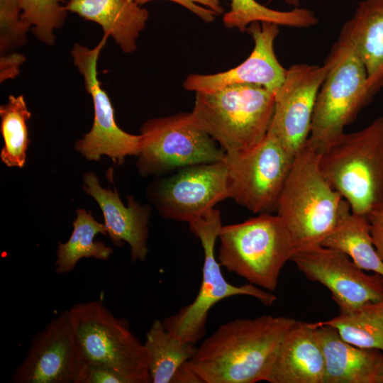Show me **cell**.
<instances>
[{
	"mask_svg": "<svg viewBox=\"0 0 383 383\" xmlns=\"http://www.w3.org/2000/svg\"><path fill=\"white\" fill-rule=\"evenodd\" d=\"M218 238L221 266L270 292L276 289L282 269L294 253L290 235L277 213H260L223 226Z\"/></svg>",
	"mask_w": 383,
	"mask_h": 383,
	"instance_id": "5b68a950",
	"label": "cell"
},
{
	"mask_svg": "<svg viewBox=\"0 0 383 383\" xmlns=\"http://www.w3.org/2000/svg\"><path fill=\"white\" fill-rule=\"evenodd\" d=\"M377 383H383V358L377 374Z\"/></svg>",
	"mask_w": 383,
	"mask_h": 383,
	"instance_id": "836d02e7",
	"label": "cell"
},
{
	"mask_svg": "<svg viewBox=\"0 0 383 383\" xmlns=\"http://www.w3.org/2000/svg\"><path fill=\"white\" fill-rule=\"evenodd\" d=\"M339 41L362 62L372 96L383 88V0H362L343 26Z\"/></svg>",
	"mask_w": 383,
	"mask_h": 383,
	"instance_id": "d6986e66",
	"label": "cell"
},
{
	"mask_svg": "<svg viewBox=\"0 0 383 383\" xmlns=\"http://www.w3.org/2000/svg\"><path fill=\"white\" fill-rule=\"evenodd\" d=\"M324 356L311 323L296 321L287 332L270 383H325Z\"/></svg>",
	"mask_w": 383,
	"mask_h": 383,
	"instance_id": "ac0fdd59",
	"label": "cell"
},
{
	"mask_svg": "<svg viewBox=\"0 0 383 383\" xmlns=\"http://www.w3.org/2000/svg\"><path fill=\"white\" fill-rule=\"evenodd\" d=\"M328 65L296 64L287 70L274 94V109L267 133L292 157L309 139L316 97Z\"/></svg>",
	"mask_w": 383,
	"mask_h": 383,
	"instance_id": "9a60e30c",
	"label": "cell"
},
{
	"mask_svg": "<svg viewBox=\"0 0 383 383\" xmlns=\"http://www.w3.org/2000/svg\"><path fill=\"white\" fill-rule=\"evenodd\" d=\"M318 323L334 328L345 341L357 347L383 353V299Z\"/></svg>",
	"mask_w": 383,
	"mask_h": 383,
	"instance_id": "484cf974",
	"label": "cell"
},
{
	"mask_svg": "<svg viewBox=\"0 0 383 383\" xmlns=\"http://www.w3.org/2000/svg\"><path fill=\"white\" fill-rule=\"evenodd\" d=\"M255 21L270 22L279 26L309 28L318 23L315 13L307 9L295 7L287 11H277L266 7L255 0H231L230 11L223 17L224 26L245 32Z\"/></svg>",
	"mask_w": 383,
	"mask_h": 383,
	"instance_id": "4316f807",
	"label": "cell"
},
{
	"mask_svg": "<svg viewBox=\"0 0 383 383\" xmlns=\"http://www.w3.org/2000/svg\"><path fill=\"white\" fill-rule=\"evenodd\" d=\"M85 366L67 309L33 337L26 357L10 382L82 383Z\"/></svg>",
	"mask_w": 383,
	"mask_h": 383,
	"instance_id": "4fadbf2b",
	"label": "cell"
},
{
	"mask_svg": "<svg viewBox=\"0 0 383 383\" xmlns=\"http://www.w3.org/2000/svg\"><path fill=\"white\" fill-rule=\"evenodd\" d=\"M321 245L343 252L362 270L383 276V261L374 245L369 219L352 213L345 200L339 223Z\"/></svg>",
	"mask_w": 383,
	"mask_h": 383,
	"instance_id": "7402d4cb",
	"label": "cell"
},
{
	"mask_svg": "<svg viewBox=\"0 0 383 383\" xmlns=\"http://www.w3.org/2000/svg\"><path fill=\"white\" fill-rule=\"evenodd\" d=\"M68 12L99 25L104 35L113 38L129 54L137 48V39L146 26L148 11L135 0H70Z\"/></svg>",
	"mask_w": 383,
	"mask_h": 383,
	"instance_id": "44dd1931",
	"label": "cell"
},
{
	"mask_svg": "<svg viewBox=\"0 0 383 383\" xmlns=\"http://www.w3.org/2000/svg\"><path fill=\"white\" fill-rule=\"evenodd\" d=\"M319 167L351 212L369 219L383 209V116L343 133L320 152Z\"/></svg>",
	"mask_w": 383,
	"mask_h": 383,
	"instance_id": "3957f363",
	"label": "cell"
},
{
	"mask_svg": "<svg viewBox=\"0 0 383 383\" xmlns=\"http://www.w3.org/2000/svg\"><path fill=\"white\" fill-rule=\"evenodd\" d=\"M296 321L264 315L221 325L182 365L174 382H267L279 346Z\"/></svg>",
	"mask_w": 383,
	"mask_h": 383,
	"instance_id": "6da1fadb",
	"label": "cell"
},
{
	"mask_svg": "<svg viewBox=\"0 0 383 383\" xmlns=\"http://www.w3.org/2000/svg\"><path fill=\"white\" fill-rule=\"evenodd\" d=\"M26 60V57L16 51L0 55V82L16 78Z\"/></svg>",
	"mask_w": 383,
	"mask_h": 383,
	"instance_id": "1f68e13d",
	"label": "cell"
},
{
	"mask_svg": "<svg viewBox=\"0 0 383 383\" xmlns=\"http://www.w3.org/2000/svg\"><path fill=\"white\" fill-rule=\"evenodd\" d=\"M138 4L157 0H135ZM174 2L192 12L202 21L210 23L215 20V16L223 13V7L219 0H166Z\"/></svg>",
	"mask_w": 383,
	"mask_h": 383,
	"instance_id": "f546056e",
	"label": "cell"
},
{
	"mask_svg": "<svg viewBox=\"0 0 383 383\" xmlns=\"http://www.w3.org/2000/svg\"><path fill=\"white\" fill-rule=\"evenodd\" d=\"M294 158L268 133L248 150L226 153L228 198L254 213H276Z\"/></svg>",
	"mask_w": 383,
	"mask_h": 383,
	"instance_id": "30bf717a",
	"label": "cell"
},
{
	"mask_svg": "<svg viewBox=\"0 0 383 383\" xmlns=\"http://www.w3.org/2000/svg\"><path fill=\"white\" fill-rule=\"evenodd\" d=\"M322 349L325 383H377L383 353L345 341L334 328L311 323Z\"/></svg>",
	"mask_w": 383,
	"mask_h": 383,
	"instance_id": "ffe728a7",
	"label": "cell"
},
{
	"mask_svg": "<svg viewBox=\"0 0 383 383\" xmlns=\"http://www.w3.org/2000/svg\"><path fill=\"white\" fill-rule=\"evenodd\" d=\"M82 383H129V381L110 367L86 363Z\"/></svg>",
	"mask_w": 383,
	"mask_h": 383,
	"instance_id": "4dcf8cb0",
	"label": "cell"
},
{
	"mask_svg": "<svg viewBox=\"0 0 383 383\" xmlns=\"http://www.w3.org/2000/svg\"><path fill=\"white\" fill-rule=\"evenodd\" d=\"M82 179L83 190L97 202L102 211L106 234L112 243L117 246L128 243L133 262L145 261L148 252L150 205H141L134 197L128 196L126 206L116 189L103 188L94 172L84 173Z\"/></svg>",
	"mask_w": 383,
	"mask_h": 383,
	"instance_id": "e0dca14e",
	"label": "cell"
},
{
	"mask_svg": "<svg viewBox=\"0 0 383 383\" xmlns=\"http://www.w3.org/2000/svg\"><path fill=\"white\" fill-rule=\"evenodd\" d=\"M274 94L252 84H236L196 92L191 115L226 153L248 150L267 135L274 109Z\"/></svg>",
	"mask_w": 383,
	"mask_h": 383,
	"instance_id": "277c9868",
	"label": "cell"
},
{
	"mask_svg": "<svg viewBox=\"0 0 383 383\" xmlns=\"http://www.w3.org/2000/svg\"><path fill=\"white\" fill-rule=\"evenodd\" d=\"M144 345L149 355V374L152 383H173L179 369L194 357L197 348L172 335L158 319L146 333Z\"/></svg>",
	"mask_w": 383,
	"mask_h": 383,
	"instance_id": "cb8c5ba5",
	"label": "cell"
},
{
	"mask_svg": "<svg viewBox=\"0 0 383 383\" xmlns=\"http://www.w3.org/2000/svg\"><path fill=\"white\" fill-rule=\"evenodd\" d=\"M31 116L23 95H10L8 101L0 106V132L4 140L0 159L7 167L23 168L26 165L30 143L27 122Z\"/></svg>",
	"mask_w": 383,
	"mask_h": 383,
	"instance_id": "d4e9b609",
	"label": "cell"
},
{
	"mask_svg": "<svg viewBox=\"0 0 383 383\" xmlns=\"http://www.w3.org/2000/svg\"><path fill=\"white\" fill-rule=\"evenodd\" d=\"M69 310L70 321L86 363L110 367L129 383L150 382L147 349L101 300L77 303Z\"/></svg>",
	"mask_w": 383,
	"mask_h": 383,
	"instance_id": "8992f818",
	"label": "cell"
},
{
	"mask_svg": "<svg viewBox=\"0 0 383 383\" xmlns=\"http://www.w3.org/2000/svg\"><path fill=\"white\" fill-rule=\"evenodd\" d=\"M279 26L270 22H252L246 30L254 41V48L244 62L222 72L189 74L183 83L184 88L196 93L213 91L236 84H252L275 94L287 72L274 50Z\"/></svg>",
	"mask_w": 383,
	"mask_h": 383,
	"instance_id": "2e32d148",
	"label": "cell"
},
{
	"mask_svg": "<svg viewBox=\"0 0 383 383\" xmlns=\"http://www.w3.org/2000/svg\"><path fill=\"white\" fill-rule=\"evenodd\" d=\"M190 231L198 238L204 250L202 280L194 300L175 314L162 321L165 329L183 342L195 345L206 331L210 309L218 302L234 296H250L266 306H272L276 296L248 283L235 286L223 277L215 255V245L223 227L219 210L213 209L204 216L189 223Z\"/></svg>",
	"mask_w": 383,
	"mask_h": 383,
	"instance_id": "ba28073f",
	"label": "cell"
},
{
	"mask_svg": "<svg viewBox=\"0 0 383 383\" xmlns=\"http://www.w3.org/2000/svg\"><path fill=\"white\" fill-rule=\"evenodd\" d=\"M320 152L307 143L295 155L279 194L276 213L294 252L321 245L339 223L345 199L323 177Z\"/></svg>",
	"mask_w": 383,
	"mask_h": 383,
	"instance_id": "7a4b0ae2",
	"label": "cell"
},
{
	"mask_svg": "<svg viewBox=\"0 0 383 383\" xmlns=\"http://www.w3.org/2000/svg\"><path fill=\"white\" fill-rule=\"evenodd\" d=\"M325 62L328 72L318 91L307 144L318 152L344 133L372 99L366 70L354 51L338 40Z\"/></svg>",
	"mask_w": 383,
	"mask_h": 383,
	"instance_id": "52a82bcc",
	"label": "cell"
},
{
	"mask_svg": "<svg viewBox=\"0 0 383 383\" xmlns=\"http://www.w3.org/2000/svg\"><path fill=\"white\" fill-rule=\"evenodd\" d=\"M369 221L374 245L383 261V209L371 215Z\"/></svg>",
	"mask_w": 383,
	"mask_h": 383,
	"instance_id": "d6a6232c",
	"label": "cell"
},
{
	"mask_svg": "<svg viewBox=\"0 0 383 383\" xmlns=\"http://www.w3.org/2000/svg\"><path fill=\"white\" fill-rule=\"evenodd\" d=\"M147 195L162 217L189 223L228 198L226 163L223 160L178 169L154 179Z\"/></svg>",
	"mask_w": 383,
	"mask_h": 383,
	"instance_id": "7c38bea8",
	"label": "cell"
},
{
	"mask_svg": "<svg viewBox=\"0 0 383 383\" xmlns=\"http://www.w3.org/2000/svg\"><path fill=\"white\" fill-rule=\"evenodd\" d=\"M76 213L70 238L65 243L58 242L57 244L55 262L57 274L72 272L82 258L107 260L113 253L112 248L101 241L94 240L98 233L106 235L104 224L97 221L90 211L78 209Z\"/></svg>",
	"mask_w": 383,
	"mask_h": 383,
	"instance_id": "603a6c76",
	"label": "cell"
},
{
	"mask_svg": "<svg viewBox=\"0 0 383 383\" xmlns=\"http://www.w3.org/2000/svg\"><path fill=\"white\" fill-rule=\"evenodd\" d=\"M140 131L136 167L143 177L219 162L226 155L217 143L194 123L191 112L150 118Z\"/></svg>",
	"mask_w": 383,
	"mask_h": 383,
	"instance_id": "9c48e42d",
	"label": "cell"
},
{
	"mask_svg": "<svg viewBox=\"0 0 383 383\" xmlns=\"http://www.w3.org/2000/svg\"><path fill=\"white\" fill-rule=\"evenodd\" d=\"M291 261L307 279L330 290L340 313L383 299V276L364 272L343 252L316 245L295 252Z\"/></svg>",
	"mask_w": 383,
	"mask_h": 383,
	"instance_id": "5bb4252c",
	"label": "cell"
},
{
	"mask_svg": "<svg viewBox=\"0 0 383 383\" xmlns=\"http://www.w3.org/2000/svg\"><path fill=\"white\" fill-rule=\"evenodd\" d=\"M284 1L287 4L294 6V8L299 7L300 4L299 0H284Z\"/></svg>",
	"mask_w": 383,
	"mask_h": 383,
	"instance_id": "e575fe53",
	"label": "cell"
},
{
	"mask_svg": "<svg viewBox=\"0 0 383 383\" xmlns=\"http://www.w3.org/2000/svg\"><path fill=\"white\" fill-rule=\"evenodd\" d=\"M70 0H18L21 18L31 27L34 36L48 46L55 43V31L62 28L68 11L65 7Z\"/></svg>",
	"mask_w": 383,
	"mask_h": 383,
	"instance_id": "83f0119b",
	"label": "cell"
},
{
	"mask_svg": "<svg viewBox=\"0 0 383 383\" xmlns=\"http://www.w3.org/2000/svg\"><path fill=\"white\" fill-rule=\"evenodd\" d=\"M21 13L18 0H0V55L16 52L26 43L31 27Z\"/></svg>",
	"mask_w": 383,
	"mask_h": 383,
	"instance_id": "f1b7e54d",
	"label": "cell"
},
{
	"mask_svg": "<svg viewBox=\"0 0 383 383\" xmlns=\"http://www.w3.org/2000/svg\"><path fill=\"white\" fill-rule=\"evenodd\" d=\"M108 38L104 35L91 48L75 43L71 50L74 65L83 77L94 107L92 126L75 142L74 148L88 160L99 161L106 155L113 164L121 165L126 156L138 155L140 135L128 133L118 126L111 99L98 79L99 57Z\"/></svg>",
	"mask_w": 383,
	"mask_h": 383,
	"instance_id": "8fae6325",
	"label": "cell"
}]
</instances>
